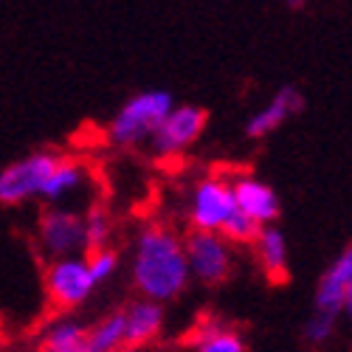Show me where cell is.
<instances>
[{
  "instance_id": "22",
  "label": "cell",
  "mask_w": 352,
  "mask_h": 352,
  "mask_svg": "<svg viewBox=\"0 0 352 352\" xmlns=\"http://www.w3.org/2000/svg\"><path fill=\"white\" fill-rule=\"evenodd\" d=\"M341 313L346 316V321L352 324V285L346 287V296H344V307H341Z\"/></svg>"
},
{
  "instance_id": "11",
  "label": "cell",
  "mask_w": 352,
  "mask_h": 352,
  "mask_svg": "<svg viewBox=\"0 0 352 352\" xmlns=\"http://www.w3.org/2000/svg\"><path fill=\"white\" fill-rule=\"evenodd\" d=\"M231 189H234V200H237V209L245 212L254 223L268 226L279 220V212H282L279 197L265 181H256L245 175V178L231 181Z\"/></svg>"
},
{
  "instance_id": "7",
  "label": "cell",
  "mask_w": 352,
  "mask_h": 352,
  "mask_svg": "<svg viewBox=\"0 0 352 352\" xmlns=\"http://www.w3.org/2000/svg\"><path fill=\"white\" fill-rule=\"evenodd\" d=\"M237 212V200H234L231 181L223 178H206L200 181L192 192V206H189V223L192 228L203 231H220L223 223Z\"/></svg>"
},
{
  "instance_id": "21",
  "label": "cell",
  "mask_w": 352,
  "mask_h": 352,
  "mask_svg": "<svg viewBox=\"0 0 352 352\" xmlns=\"http://www.w3.org/2000/svg\"><path fill=\"white\" fill-rule=\"evenodd\" d=\"M333 330H336V316H330V313H321V310H313V316L305 321V330H302V336H305V341L307 344H327L330 338H333Z\"/></svg>"
},
{
  "instance_id": "12",
  "label": "cell",
  "mask_w": 352,
  "mask_h": 352,
  "mask_svg": "<svg viewBox=\"0 0 352 352\" xmlns=\"http://www.w3.org/2000/svg\"><path fill=\"white\" fill-rule=\"evenodd\" d=\"M164 327L161 302L141 296L130 307H124V346L122 349H141L153 344Z\"/></svg>"
},
{
  "instance_id": "18",
  "label": "cell",
  "mask_w": 352,
  "mask_h": 352,
  "mask_svg": "<svg viewBox=\"0 0 352 352\" xmlns=\"http://www.w3.org/2000/svg\"><path fill=\"white\" fill-rule=\"evenodd\" d=\"M82 237H85V251H96L107 245L110 240V214L104 206H94L82 217Z\"/></svg>"
},
{
  "instance_id": "14",
  "label": "cell",
  "mask_w": 352,
  "mask_h": 352,
  "mask_svg": "<svg viewBox=\"0 0 352 352\" xmlns=\"http://www.w3.org/2000/svg\"><path fill=\"white\" fill-rule=\"evenodd\" d=\"M192 346L197 352H245V338L234 327L209 318L192 333Z\"/></svg>"
},
{
  "instance_id": "9",
  "label": "cell",
  "mask_w": 352,
  "mask_h": 352,
  "mask_svg": "<svg viewBox=\"0 0 352 352\" xmlns=\"http://www.w3.org/2000/svg\"><path fill=\"white\" fill-rule=\"evenodd\" d=\"M352 285V245H346L330 265L324 268V274L318 276L316 285V299H313V310L330 313V316H341L344 307V296L346 287Z\"/></svg>"
},
{
  "instance_id": "23",
  "label": "cell",
  "mask_w": 352,
  "mask_h": 352,
  "mask_svg": "<svg viewBox=\"0 0 352 352\" xmlns=\"http://www.w3.org/2000/svg\"><path fill=\"white\" fill-rule=\"evenodd\" d=\"M282 3H285L287 9H302V6H305V0H282Z\"/></svg>"
},
{
  "instance_id": "4",
  "label": "cell",
  "mask_w": 352,
  "mask_h": 352,
  "mask_svg": "<svg viewBox=\"0 0 352 352\" xmlns=\"http://www.w3.org/2000/svg\"><path fill=\"white\" fill-rule=\"evenodd\" d=\"M209 113L197 104H172V110L161 119V124L153 130L150 144L158 155H178L186 146H192L203 130H206Z\"/></svg>"
},
{
  "instance_id": "20",
  "label": "cell",
  "mask_w": 352,
  "mask_h": 352,
  "mask_svg": "<svg viewBox=\"0 0 352 352\" xmlns=\"http://www.w3.org/2000/svg\"><path fill=\"white\" fill-rule=\"evenodd\" d=\"M85 259H87V268H91V276L96 279V285L107 282L116 274V268H119V254H116L110 245H102L96 251H87Z\"/></svg>"
},
{
  "instance_id": "3",
  "label": "cell",
  "mask_w": 352,
  "mask_h": 352,
  "mask_svg": "<svg viewBox=\"0 0 352 352\" xmlns=\"http://www.w3.org/2000/svg\"><path fill=\"white\" fill-rule=\"evenodd\" d=\"M54 153H32L0 169V206H20V203L40 197L48 175L56 164Z\"/></svg>"
},
{
  "instance_id": "19",
  "label": "cell",
  "mask_w": 352,
  "mask_h": 352,
  "mask_svg": "<svg viewBox=\"0 0 352 352\" xmlns=\"http://www.w3.org/2000/svg\"><path fill=\"white\" fill-rule=\"evenodd\" d=\"M256 231H259V223H254L245 212H234L226 223H223V228H220V234L228 240V243H254V237H256Z\"/></svg>"
},
{
  "instance_id": "6",
  "label": "cell",
  "mask_w": 352,
  "mask_h": 352,
  "mask_svg": "<svg viewBox=\"0 0 352 352\" xmlns=\"http://www.w3.org/2000/svg\"><path fill=\"white\" fill-rule=\"evenodd\" d=\"M189 274L203 285H220L231 274V251L228 240L220 231H203L195 228L184 240Z\"/></svg>"
},
{
  "instance_id": "10",
  "label": "cell",
  "mask_w": 352,
  "mask_h": 352,
  "mask_svg": "<svg viewBox=\"0 0 352 352\" xmlns=\"http://www.w3.org/2000/svg\"><path fill=\"white\" fill-rule=\"evenodd\" d=\"M305 110V96H302V91L296 85H285V87H279L276 91V96L262 107V110H256L251 119H248V124H245V135L248 138H265V135H271L274 130H279L290 116H296V113H302Z\"/></svg>"
},
{
  "instance_id": "5",
  "label": "cell",
  "mask_w": 352,
  "mask_h": 352,
  "mask_svg": "<svg viewBox=\"0 0 352 352\" xmlns=\"http://www.w3.org/2000/svg\"><path fill=\"white\" fill-rule=\"evenodd\" d=\"M45 287H48V296H51V302L56 307L74 310L94 293L96 279L91 276L87 259L71 254V256H56L48 265Z\"/></svg>"
},
{
  "instance_id": "15",
  "label": "cell",
  "mask_w": 352,
  "mask_h": 352,
  "mask_svg": "<svg viewBox=\"0 0 352 352\" xmlns=\"http://www.w3.org/2000/svg\"><path fill=\"white\" fill-rule=\"evenodd\" d=\"M82 181H85L82 164L74 161V158L60 155V158H56V164H54V169H51V175H48V181H45L40 197H45V200H51V203L65 200L71 192H76V189L82 186Z\"/></svg>"
},
{
  "instance_id": "16",
  "label": "cell",
  "mask_w": 352,
  "mask_h": 352,
  "mask_svg": "<svg viewBox=\"0 0 352 352\" xmlns=\"http://www.w3.org/2000/svg\"><path fill=\"white\" fill-rule=\"evenodd\" d=\"M85 341H87V327L71 318H60L43 333L40 346L45 352H85Z\"/></svg>"
},
{
  "instance_id": "13",
  "label": "cell",
  "mask_w": 352,
  "mask_h": 352,
  "mask_svg": "<svg viewBox=\"0 0 352 352\" xmlns=\"http://www.w3.org/2000/svg\"><path fill=\"white\" fill-rule=\"evenodd\" d=\"M251 245L256 248V259H259L262 274H265L274 285L287 282L290 262H287V240H285V234L274 223L259 226V231H256V237H254Z\"/></svg>"
},
{
  "instance_id": "2",
  "label": "cell",
  "mask_w": 352,
  "mask_h": 352,
  "mask_svg": "<svg viewBox=\"0 0 352 352\" xmlns=\"http://www.w3.org/2000/svg\"><path fill=\"white\" fill-rule=\"evenodd\" d=\"M172 96L166 91H141L130 96L122 110L110 122V138L119 146H138L150 141L153 130L161 124V119L172 110Z\"/></svg>"
},
{
  "instance_id": "17",
  "label": "cell",
  "mask_w": 352,
  "mask_h": 352,
  "mask_svg": "<svg viewBox=\"0 0 352 352\" xmlns=\"http://www.w3.org/2000/svg\"><path fill=\"white\" fill-rule=\"evenodd\" d=\"M124 346V310L104 316L99 324L87 330L85 352H116Z\"/></svg>"
},
{
  "instance_id": "1",
  "label": "cell",
  "mask_w": 352,
  "mask_h": 352,
  "mask_svg": "<svg viewBox=\"0 0 352 352\" xmlns=\"http://www.w3.org/2000/svg\"><path fill=\"white\" fill-rule=\"evenodd\" d=\"M192 274H189V259L186 248L178 234H172L166 226H146L133 254V282L135 290L146 299L169 302L178 299L186 290Z\"/></svg>"
},
{
  "instance_id": "8",
  "label": "cell",
  "mask_w": 352,
  "mask_h": 352,
  "mask_svg": "<svg viewBox=\"0 0 352 352\" xmlns=\"http://www.w3.org/2000/svg\"><path fill=\"white\" fill-rule=\"evenodd\" d=\"M40 243L48 256H71L85 248L82 217L65 209H51L40 220Z\"/></svg>"
}]
</instances>
